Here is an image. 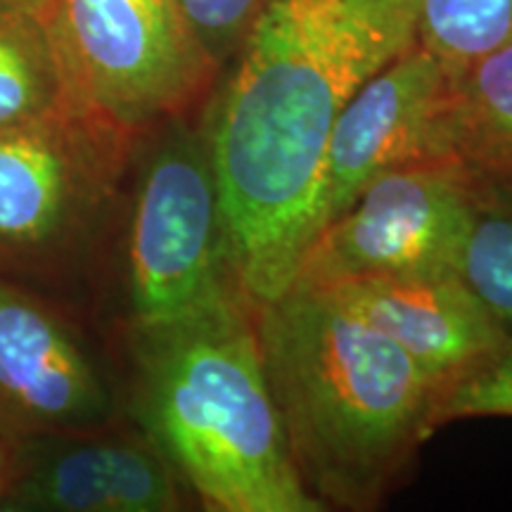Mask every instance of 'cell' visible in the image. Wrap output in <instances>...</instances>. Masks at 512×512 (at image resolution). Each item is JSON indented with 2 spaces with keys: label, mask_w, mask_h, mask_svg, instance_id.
<instances>
[{
  "label": "cell",
  "mask_w": 512,
  "mask_h": 512,
  "mask_svg": "<svg viewBox=\"0 0 512 512\" xmlns=\"http://www.w3.org/2000/svg\"><path fill=\"white\" fill-rule=\"evenodd\" d=\"M46 22L79 110L138 136L207 107L221 69L176 0H53Z\"/></svg>",
  "instance_id": "cell-6"
},
{
  "label": "cell",
  "mask_w": 512,
  "mask_h": 512,
  "mask_svg": "<svg viewBox=\"0 0 512 512\" xmlns=\"http://www.w3.org/2000/svg\"><path fill=\"white\" fill-rule=\"evenodd\" d=\"M477 181L446 159L377 176L316 235L292 283L458 273Z\"/></svg>",
  "instance_id": "cell-7"
},
{
  "label": "cell",
  "mask_w": 512,
  "mask_h": 512,
  "mask_svg": "<svg viewBox=\"0 0 512 512\" xmlns=\"http://www.w3.org/2000/svg\"><path fill=\"white\" fill-rule=\"evenodd\" d=\"M420 0H268L202 117L242 290L256 309L290 287L339 114L418 43Z\"/></svg>",
  "instance_id": "cell-1"
},
{
  "label": "cell",
  "mask_w": 512,
  "mask_h": 512,
  "mask_svg": "<svg viewBox=\"0 0 512 512\" xmlns=\"http://www.w3.org/2000/svg\"><path fill=\"white\" fill-rule=\"evenodd\" d=\"M467 418H512V344L441 387L434 430Z\"/></svg>",
  "instance_id": "cell-16"
},
{
  "label": "cell",
  "mask_w": 512,
  "mask_h": 512,
  "mask_svg": "<svg viewBox=\"0 0 512 512\" xmlns=\"http://www.w3.org/2000/svg\"><path fill=\"white\" fill-rule=\"evenodd\" d=\"M17 470V444L15 441L0 439V503L8 496L12 479Z\"/></svg>",
  "instance_id": "cell-18"
},
{
  "label": "cell",
  "mask_w": 512,
  "mask_h": 512,
  "mask_svg": "<svg viewBox=\"0 0 512 512\" xmlns=\"http://www.w3.org/2000/svg\"><path fill=\"white\" fill-rule=\"evenodd\" d=\"M53 0H0V8H10V10H24V12H34V15L46 17Z\"/></svg>",
  "instance_id": "cell-19"
},
{
  "label": "cell",
  "mask_w": 512,
  "mask_h": 512,
  "mask_svg": "<svg viewBox=\"0 0 512 512\" xmlns=\"http://www.w3.org/2000/svg\"><path fill=\"white\" fill-rule=\"evenodd\" d=\"M204 53L223 69L235 60L268 0H176Z\"/></svg>",
  "instance_id": "cell-17"
},
{
  "label": "cell",
  "mask_w": 512,
  "mask_h": 512,
  "mask_svg": "<svg viewBox=\"0 0 512 512\" xmlns=\"http://www.w3.org/2000/svg\"><path fill=\"white\" fill-rule=\"evenodd\" d=\"M503 183H512V181H503Z\"/></svg>",
  "instance_id": "cell-20"
},
{
  "label": "cell",
  "mask_w": 512,
  "mask_h": 512,
  "mask_svg": "<svg viewBox=\"0 0 512 512\" xmlns=\"http://www.w3.org/2000/svg\"><path fill=\"white\" fill-rule=\"evenodd\" d=\"M448 93L451 72L420 43L363 83L330 133L313 211L316 235L377 176L420 162H451Z\"/></svg>",
  "instance_id": "cell-9"
},
{
  "label": "cell",
  "mask_w": 512,
  "mask_h": 512,
  "mask_svg": "<svg viewBox=\"0 0 512 512\" xmlns=\"http://www.w3.org/2000/svg\"><path fill=\"white\" fill-rule=\"evenodd\" d=\"M316 287L394 339L441 384L465 375L510 344L458 273Z\"/></svg>",
  "instance_id": "cell-11"
},
{
  "label": "cell",
  "mask_w": 512,
  "mask_h": 512,
  "mask_svg": "<svg viewBox=\"0 0 512 512\" xmlns=\"http://www.w3.org/2000/svg\"><path fill=\"white\" fill-rule=\"evenodd\" d=\"M133 145L74 105L0 128V275L79 302L119 238Z\"/></svg>",
  "instance_id": "cell-4"
},
{
  "label": "cell",
  "mask_w": 512,
  "mask_h": 512,
  "mask_svg": "<svg viewBox=\"0 0 512 512\" xmlns=\"http://www.w3.org/2000/svg\"><path fill=\"white\" fill-rule=\"evenodd\" d=\"M69 105L46 17L0 8V128L29 124Z\"/></svg>",
  "instance_id": "cell-13"
},
{
  "label": "cell",
  "mask_w": 512,
  "mask_h": 512,
  "mask_svg": "<svg viewBox=\"0 0 512 512\" xmlns=\"http://www.w3.org/2000/svg\"><path fill=\"white\" fill-rule=\"evenodd\" d=\"M188 491L131 415L17 441L0 512H176Z\"/></svg>",
  "instance_id": "cell-10"
},
{
  "label": "cell",
  "mask_w": 512,
  "mask_h": 512,
  "mask_svg": "<svg viewBox=\"0 0 512 512\" xmlns=\"http://www.w3.org/2000/svg\"><path fill=\"white\" fill-rule=\"evenodd\" d=\"M458 275L512 344V183L477 181Z\"/></svg>",
  "instance_id": "cell-14"
},
{
  "label": "cell",
  "mask_w": 512,
  "mask_h": 512,
  "mask_svg": "<svg viewBox=\"0 0 512 512\" xmlns=\"http://www.w3.org/2000/svg\"><path fill=\"white\" fill-rule=\"evenodd\" d=\"M202 112L136 136L119 226L124 335L249 302Z\"/></svg>",
  "instance_id": "cell-5"
},
{
  "label": "cell",
  "mask_w": 512,
  "mask_h": 512,
  "mask_svg": "<svg viewBox=\"0 0 512 512\" xmlns=\"http://www.w3.org/2000/svg\"><path fill=\"white\" fill-rule=\"evenodd\" d=\"M126 387L72 309L0 275V439L126 415Z\"/></svg>",
  "instance_id": "cell-8"
},
{
  "label": "cell",
  "mask_w": 512,
  "mask_h": 512,
  "mask_svg": "<svg viewBox=\"0 0 512 512\" xmlns=\"http://www.w3.org/2000/svg\"><path fill=\"white\" fill-rule=\"evenodd\" d=\"M451 162L484 181H512V41L451 74Z\"/></svg>",
  "instance_id": "cell-12"
},
{
  "label": "cell",
  "mask_w": 512,
  "mask_h": 512,
  "mask_svg": "<svg viewBox=\"0 0 512 512\" xmlns=\"http://www.w3.org/2000/svg\"><path fill=\"white\" fill-rule=\"evenodd\" d=\"M294 465L323 510L373 512L434 432L441 380L323 287L292 283L256 309Z\"/></svg>",
  "instance_id": "cell-2"
},
{
  "label": "cell",
  "mask_w": 512,
  "mask_h": 512,
  "mask_svg": "<svg viewBox=\"0 0 512 512\" xmlns=\"http://www.w3.org/2000/svg\"><path fill=\"white\" fill-rule=\"evenodd\" d=\"M512 41V0H420L418 43L451 74Z\"/></svg>",
  "instance_id": "cell-15"
},
{
  "label": "cell",
  "mask_w": 512,
  "mask_h": 512,
  "mask_svg": "<svg viewBox=\"0 0 512 512\" xmlns=\"http://www.w3.org/2000/svg\"><path fill=\"white\" fill-rule=\"evenodd\" d=\"M126 354V411L204 510L325 512L294 465L252 302L133 332Z\"/></svg>",
  "instance_id": "cell-3"
}]
</instances>
